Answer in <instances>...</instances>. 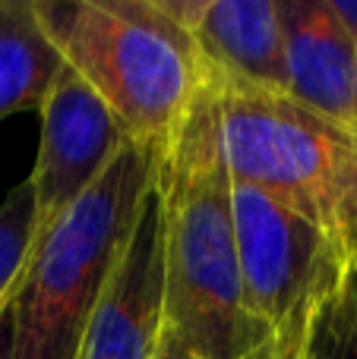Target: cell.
Segmentation results:
<instances>
[{"label": "cell", "instance_id": "9c48e42d", "mask_svg": "<svg viewBox=\"0 0 357 359\" xmlns=\"http://www.w3.org/2000/svg\"><path fill=\"white\" fill-rule=\"evenodd\" d=\"M288 98L357 133V44L329 0H282Z\"/></svg>", "mask_w": 357, "mask_h": 359}, {"label": "cell", "instance_id": "5bb4252c", "mask_svg": "<svg viewBox=\"0 0 357 359\" xmlns=\"http://www.w3.org/2000/svg\"><path fill=\"white\" fill-rule=\"evenodd\" d=\"M155 359H206L200 350H193L174 328L164 325L162 331V341H158V350H155Z\"/></svg>", "mask_w": 357, "mask_h": 359}, {"label": "cell", "instance_id": "ba28073f", "mask_svg": "<svg viewBox=\"0 0 357 359\" xmlns=\"http://www.w3.org/2000/svg\"><path fill=\"white\" fill-rule=\"evenodd\" d=\"M187 29L202 73L288 95L282 10L272 0H164Z\"/></svg>", "mask_w": 357, "mask_h": 359}, {"label": "cell", "instance_id": "52a82bcc", "mask_svg": "<svg viewBox=\"0 0 357 359\" xmlns=\"http://www.w3.org/2000/svg\"><path fill=\"white\" fill-rule=\"evenodd\" d=\"M164 331V211L152 180L133 233L105 284L82 359H155Z\"/></svg>", "mask_w": 357, "mask_h": 359}, {"label": "cell", "instance_id": "6da1fadb", "mask_svg": "<svg viewBox=\"0 0 357 359\" xmlns=\"http://www.w3.org/2000/svg\"><path fill=\"white\" fill-rule=\"evenodd\" d=\"M164 211V325L206 359H244L266 334L247 316L219 95L202 76L190 111L158 151Z\"/></svg>", "mask_w": 357, "mask_h": 359}, {"label": "cell", "instance_id": "8fae6325", "mask_svg": "<svg viewBox=\"0 0 357 359\" xmlns=\"http://www.w3.org/2000/svg\"><path fill=\"white\" fill-rule=\"evenodd\" d=\"M301 359H357V265L313 306Z\"/></svg>", "mask_w": 357, "mask_h": 359}, {"label": "cell", "instance_id": "8992f818", "mask_svg": "<svg viewBox=\"0 0 357 359\" xmlns=\"http://www.w3.org/2000/svg\"><path fill=\"white\" fill-rule=\"evenodd\" d=\"M41 142L32 168V202H35V240L51 233L73 202L108 170L117 151L130 142L111 107L63 63L41 107Z\"/></svg>", "mask_w": 357, "mask_h": 359}, {"label": "cell", "instance_id": "7a4b0ae2", "mask_svg": "<svg viewBox=\"0 0 357 359\" xmlns=\"http://www.w3.org/2000/svg\"><path fill=\"white\" fill-rule=\"evenodd\" d=\"M158 149L130 142L25 259L10 297L13 359H82L105 284L133 233Z\"/></svg>", "mask_w": 357, "mask_h": 359}, {"label": "cell", "instance_id": "277c9868", "mask_svg": "<svg viewBox=\"0 0 357 359\" xmlns=\"http://www.w3.org/2000/svg\"><path fill=\"white\" fill-rule=\"evenodd\" d=\"M202 76L219 95L231 177L301 211L348 265H357V133L288 95Z\"/></svg>", "mask_w": 357, "mask_h": 359}, {"label": "cell", "instance_id": "30bf717a", "mask_svg": "<svg viewBox=\"0 0 357 359\" xmlns=\"http://www.w3.org/2000/svg\"><path fill=\"white\" fill-rule=\"evenodd\" d=\"M63 60L44 35L32 0H0V120L38 111Z\"/></svg>", "mask_w": 357, "mask_h": 359}, {"label": "cell", "instance_id": "9a60e30c", "mask_svg": "<svg viewBox=\"0 0 357 359\" xmlns=\"http://www.w3.org/2000/svg\"><path fill=\"white\" fill-rule=\"evenodd\" d=\"M0 359H13V309H0Z\"/></svg>", "mask_w": 357, "mask_h": 359}, {"label": "cell", "instance_id": "4fadbf2b", "mask_svg": "<svg viewBox=\"0 0 357 359\" xmlns=\"http://www.w3.org/2000/svg\"><path fill=\"white\" fill-rule=\"evenodd\" d=\"M316 303H320V299H316ZM316 303L297 309L294 316H291L288 322H285L282 328L269 337V341H263L257 350H250L244 359H301L304 356V341H307L310 312H313Z\"/></svg>", "mask_w": 357, "mask_h": 359}, {"label": "cell", "instance_id": "5b68a950", "mask_svg": "<svg viewBox=\"0 0 357 359\" xmlns=\"http://www.w3.org/2000/svg\"><path fill=\"white\" fill-rule=\"evenodd\" d=\"M231 208L244 306L266 334L329 293L351 268L316 224L259 186L231 177Z\"/></svg>", "mask_w": 357, "mask_h": 359}, {"label": "cell", "instance_id": "3957f363", "mask_svg": "<svg viewBox=\"0 0 357 359\" xmlns=\"http://www.w3.org/2000/svg\"><path fill=\"white\" fill-rule=\"evenodd\" d=\"M60 60L126 136L162 151L202 88L187 29L164 0H32Z\"/></svg>", "mask_w": 357, "mask_h": 359}, {"label": "cell", "instance_id": "7c38bea8", "mask_svg": "<svg viewBox=\"0 0 357 359\" xmlns=\"http://www.w3.org/2000/svg\"><path fill=\"white\" fill-rule=\"evenodd\" d=\"M32 240H35V202H32V183L22 180L6 192L0 205V309L16 290L19 274L32 252Z\"/></svg>", "mask_w": 357, "mask_h": 359}]
</instances>
